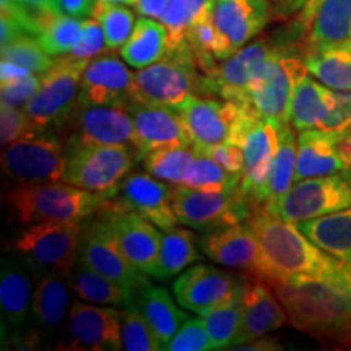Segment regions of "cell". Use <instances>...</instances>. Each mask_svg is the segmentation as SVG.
Returning <instances> with one entry per match:
<instances>
[{"instance_id": "836d02e7", "label": "cell", "mask_w": 351, "mask_h": 351, "mask_svg": "<svg viewBox=\"0 0 351 351\" xmlns=\"http://www.w3.org/2000/svg\"><path fill=\"white\" fill-rule=\"evenodd\" d=\"M168 51V29L161 21L142 16L135 23L129 41L121 47V57L130 67L145 69L158 62Z\"/></svg>"}, {"instance_id": "4dcf8cb0", "label": "cell", "mask_w": 351, "mask_h": 351, "mask_svg": "<svg viewBox=\"0 0 351 351\" xmlns=\"http://www.w3.org/2000/svg\"><path fill=\"white\" fill-rule=\"evenodd\" d=\"M295 225L320 249L351 263V208L302 219Z\"/></svg>"}, {"instance_id": "d6986e66", "label": "cell", "mask_w": 351, "mask_h": 351, "mask_svg": "<svg viewBox=\"0 0 351 351\" xmlns=\"http://www.w3.org/2000/svg\"><path fill=\"white\" fill-rule=\"evenodd\" d=\"M99 213L108 219L125 257L147 275H155L163 241V234L158 226L142 215L117 207L109 197Z\"/></svg>"}, {"instance_id": "ac0fdd59", "label": "cell", "mask_w": 351, "mask_h": 351, "mask_svg": "<svg viewBox=\"0 0 351 351\" xmlns=\"http://www.w3.org/2000/svg\"><path fill=\"white\" fill-rule=\"evenodd\" d=\"M267 39L245 44L212 72L204 75V95H218L221 99L251 103V85L271 51Z\"/></svg>"}, {"instance_id": "f1b7e54d", "label": "cell", "mask_w": 351, "mask_h": 351, "mask_svg": "<svg viewBox=\"0 0 351 351\" xmlns=\"http://www.w3.org/2000/svg\"><path fill=\"white\" fill-rule=\"evenodd\" d=\"M337 103L335 90L304 73L289 101V124L296 130L322 129Z\"/></svg>"}, {"instance_id": "ba28073f", "label": "cell", "mask_w": 351, "mask_h": 351, "mask_svg": "<svg viewBox=\"0 0 351 351\" xmlns=\"http://www.w3.org/2000/svg\"><path fill=\"white\" fill-rule=\"evenodd\" d=\"M263 207L289 223L351 208V169L298 181L282 199Z\"/></svg>"}, {"instance_id": "cb8c5ba5", "label": "cell", "mask_w": 351, "mask_h": 351, "mask_svg": "<svg viewBox=\"0 0 351 351\" xmlns=\"http://www.w3.org/2000/svg\"><path fill=\"white\" fill-rule=\"evenodd\" d=\"M125 109L134 121L135 147L140 158L156 148L192 145L181 116L173 109L147 106L137 101H130Z\"/></svg>"}, {"instance_id": "7c38bea8", "label": "cell", "mask_w": 351, "mask_h": 351, "mask_svg": "<svg viewBox=\"0 0 351 351\" xmlns=\"http://www.w3.org/2000/svg\"><path fill=\"white\" fill-rule=\"evenodd\" d=\"M2 171L16 182L62 181L65 145L51 132L16 140L3 147Z\"/></svg>"}, {"instance_id": "277c9868", "label": "cell", "mask_w": 351, "mask_h": 351, "mask_svg": "<svg viewBox=\"0 0 351 351\" xmlns=\"http://www.w3.org/2000/svg\"><path fill=\"white\" fill-rule=\"evenodd\" d=\"M189 43L168 47L155 64L134 75L132 98L147 106L179 111L194 96L204 95V73Z\"/></svg>"}, {"instance_id": "52a82bcc", "label": "cell", "mask_w": 351, "mask_h": 351, "mask_svg": "<svg viewBox=\"0 0 351 351\" xmlns=\"http://www.w3.org/2000/svg\"><path fill=\"white\" fill-rule=\"evenodd\" d=\"M88 60H78L70 56H59L47 72L41 75V85L36 95L28 101L25 111L39 130L51 132L65 124L75 111L78 91Z\"/></svg>"}, {"instance_id": "603a6c76", "label": "cell", "mask_w": 351, "mask_h": 351, "mask_svg": "<svg viewBox=\"0 0 351 351\" xmlns=\"http://www.w3.org/2000/svg\"><path fill=\"white\" fill-rule=\"evenodd\" d=\"M65 145H135L134 121L121 106H77Z\"/></svg>"}, {"instance_id": "f6af8a7d", "label": "cell", "mask_w": 351, "mask_h": 351, "mask_svg": "<svg viewBox=\"0 0 351 351\" xmlns=\"http://www.w3.org/2000/svg\"><path fill=\"white\" fill-rule=\"evenodd\" d=\"M43 130L32 121L23 108L12 106V104L0 103V143L7 147L16 140L34 137Z\"/></svg>"}, {"instance_id": "816d5d0a", "label": "cell", "mask_w": 351, "mask_h": 351, "mask_svg": "<svg viewBox=\"0 0 351 351\" xmlns=\"http://www.w3.org/2000/svg\"><path fill=\"white\" fill-rule=\"evenodd\" d=\"M98 2L99 0H59V8L64 15L88 19V16H93Z\"/></svg>"}, {"instance_id": "7dc6e473", "label": "cell", "mask_w": 351, "mask_h": 351, "mask_svg": "<svg viewBox=\"0 0 351 351\" xmlns=\"http://www.w3.org/2000/svg\"><path fill=\"white\" fill-rule=\"evenodd\" d=\"M108 49L106 36H104V29L96 19H88L83 21V28L80 38L73 46V49L67 56L73 57L78 60H93L95 57L101 56V52Z\"/></svg>"}, {"instance_id": "c3c4849f", "label": "cell", "mask_w": 351, "mask_h": 351, "mask_svg": "<svg viewBox=\"0 0 351 351\" xmlns=\"http://www.w3.org/2000/svg\"><path fill=\"white\" fill-rule=\"evenodd\" d=\"M160 21L168 29V47L186 43L189 28H191L187 0H168V7Z\"/></svg>"}, {"instance_id": "60d3db41", "label": "cell", "mask_w": 351, "mask_h": 351, "mask_svg": "<svg viewBox=\"0 0 351 351\" xmlns=\"http://www.w3.org/2000/svg\"><path fill=\"white\" fill-rule=\"evenodd\" d=\"M83 21L85 20L64 13L51 15L44 23L41 33L36 36L38 43L52 57L69 54L80 38Z\"/></svg>"}, {"instance_id": "9f6ffc18", "label": "cell", "mask_w": 351, "mask_h": 351, "mask_svg": "<svg viewBox=\"0 0 351 351\" xmlns=\"http://www.w3.org/2000/svg\"><path fill=\"white\" fill-rule=\"evenodd\" d=\"M135 8L142 16L161 20L163 13L168 7V0H135Z\"/></svg>"}, {"instance_id": "d4e9b609", "label": "cell", "mask_w": 351, "mask_h": 351, "mask_svg": "<svg viewBox=\"0 0 351 351\" xmlns=\"http://www.w3.org/2000/svg\"><path fill=\"white\" fill-rule=\"evenodd\" d=\"M270 13V0H217L213 23L236 52L262 32Z\"/></svg>"}, {"instance_id": "e575fe53", "label": "cell", "mask_w": 351, "mask_h": 351, "mask_svg": "<svg viewBox=\"0 0 351 351\" xmlns=\"http://www.w3.org/2000/svg\"><path fill=\"white\" fill-rule=\"evenodd\" d=\"M307 72L335 91L351 90V43L320 51H307Z\"/></svg>"}, {"instance_id": "6125c7cd", "label": "cell", "mask_w": 351, "mask_h": 351, "mask_svg": "<svg viewBox=\"0 0 351 351\" xmlns=\"http://www.w3.org/2000/svg\"><path fill=\"white\" fill-rule=\"evenodd\" d=\"M104 3H116V5H135V0H101Z\"/></svg>"}, {"instance_id": "ab89813d", "label": "cell", "mask_w": 351, "mask_h": 351, "mask_svg": "<svg viewBox=\"0 0 351 351\" xmlns=\"http://www.w3.org/2000/svg\"><path fill=\"white\" fill-rule=\"evenodd\" d=\"M241 181H243V176L230 173L208 153L197 150L195 161L189 168L181 186L207 189V191H234L241 187Z\"/></svg>"}, {"instance_id": "11a10c76", "label": "cell", "mask_w": 351, "mask_h": 351, "mask_svg": "<svg viewBox=\"0 0 351 351\" xmlns=\"http://www.w3.org/2000/svg\"><path fill=\"white\" fill-rule=\"evenodd\" d=\"M307 0H270L271 13L276 19H289L295 13L301 12Z\"/></svg>"}, {"instance_id": "7402d4cb", "label": "cell", "mask_w": 351, "mask_h": 351, "mask_svg": "<svg viewBox=\"0 0 351 351\" xmlns=\"http://www.w3.org/2000/svg\"><path fill=\"white\" fill-rule=\"evenodd\" d=\"M241 285H243L244 315L239 335L232 346L247 343L288 324L285 306L276 296L274 288L262 276L247 274L241 278Z\"/></svg>"}, {"instance_id": "3957f363", "label": "cell", "mask_w": 351, "mask_h": 351, "mask_svg": "<svg viewBox=\"0 0 351 351\" xmlns=\"http://www.w3.org/2000/svg\"><path fill=\"white\" fill-rule=\"evenodd\" d=\"M3 200L20 225L32 226L38 223H82L104 208L108 195L64 181L16 182L8 189Z\"/></svg>"}, {"instance_id": "d590c367", "label": "cell", "mask_w": 351, "mask_h": 351, "mask_svg": "<svg viewBox=\"0 0 351 351\" xmlns=\"http://www.w3.org/2000/svg\"><path fill=\"white\" fill-rule=\"evenodd\" d=\"M195 241V236L182 228L165 231L153 278L168 280L186 270L191 263L199 262L202 254L197 249Z\"/></svg>"}, {"instance_id": "7bdbcfd3", "label": "cell", "mask_w": 351, "mask_h": 351, "mask_svg": "<svg viewBox=\"0 0 351 351\" xmlns=\"http://www.w3.org/2000/svg\"><path fill=\"white\" fill-rule=\"evenodd\" d=\"M2 60L21 65L33 73L47 72L56 62L54 57L43 49L38 39H33L29 34H23L7 46H2Z\"/></svg>"}, {"instance_id": "484cf974", "label": "cell", "mask_w": 351, "mask_h": 351, "mask_svg": "<svg viewBox=\"0 0 351 351\" xmlns=\"http://www.w3.org/2000/svg\"><path fill=\"white\" fill-rule=\"evenodd\" d=\"M33 269L23 258L5 257L0 269V313L2 328L19 330L32 314Z\"/></svg>"}, {"instance_id": "bcb514c9", "label": "cell", "mask_w": 351, "mask_h": 351, "mask_svg": "<svg viewBox=\"0 0 351 351\" xmlns=\"http://www.w3.org/2000/svg\"><path fill=\"white\" fill-rule=\"evenodd\" d=\"M168 351H208L213 350L212 339L204 319H187L166 346Z\"/></svg>"}, {"instance_id": "8992f818", "label": "cell", "mask_w": 351, "mask_h": 351, "mask_svg": "<svg viewBox=\"0 0 351 351\" xmlns=\"http://www.w3.org/2000/svg\"><path fill=\"white\" fill-rule=\"evenodd\" d=\"M230 142L239 145L244 153L241 191L252 208L265 205L271 165L278 152V127L262 119L252 104L247 103Z\"/></svg>"}, {"instance_id": "44dd1931", "label": "cell", "mask_w": 351, "mask_h": 351, "mask_svg": "<svg viewBox=\"0 0 351 351\" xmlns=\"http://www.w3.org/2000/svg\"><path fill=\"white\" fill-rule=\"evenodd\" d=\"M239 288L241 278L205 263L187 269L173 285L179 306L199 315L208 314L215 307L231 300Z\"/></svg>"}, {"instance_id": "d6a6232c", "label": "cell", "mask_w": 351, "mask_h": 351, "mask_svg": "<svg viewBox=\"0 0 351 351\" xmlns=\"http://www.w3.org/2000/svg\"><path fill=\"white\" fill-rule=\"evenodd\" d=\"M70 282H72L75 295L82 301L91 302V304L114 306L122 307V309L135 304V293L132 289L93 270L82 261L77 262Z\"/></svg>"}, {"instance_id": "5bb4252c", "label": "cell", "mask_w": 351, "mask_h": 351, "mask_svg": "<svg viewBox=\"0 0 351 351\" xmlns=\"http://www.w3.org/2000/svg\"><path fill=\"white\" fill-rule=\"evenodd\" d=\"M121 317L122 307L117 309L114 306H91L86 301H73L57 350H122Z\"/></svg>"}, {"instance_id": "681fc988", "label": "cell", "mask_w": 351, "mask_h": 351, "mask_svg": "<svg viewBox=\"0 0 351 351\" xmlns=\"http://www.w3.org/2000/svg\"><path fill=\"white\" fill-rule=\"evenodd\" d=\"M0 93H2V103L12 104V106L23 108L28 104V101L36 95L41 85V75H34V73H28V75L15 78L10 82L0 83Z\"/></svg>"}, {"instance_id": "8fae6325", "label": "cell", "mask_w": 351, "mask_h": 351, "mask_svg": "<svg viewBox=\"0 0 351 351\" xmlns=\"http://www.w3.org/2000/svg\"><path fill=\"white\" fill-rule=\"evenodd\" d=\"M173 194L179 225L205 232L243 223L252 210L241 187L234 191H207L173 186Z\"/></svg>"}, {"instance_id": "74e56055", "label": "cell", "mask_w": 351, "mask_h": 351, "mask_svg": "<svg viewBox=\"0 0 351 351\" xmlns=\"http://www.w3.org/2000/svg\"><path fill=\"white\" fill-rule=\"evenodd\" d=\"M197 150L194 145H176V147L156 148L142 158L143 169L161 181L181 186L192 163L195 161Z\"/></svg>"}, {"instance_id": "5b68a950", "label": "cell", "mask_w": 351, "mask_h": 351, "mask_svg": "<svg viewBox=\"0 0 351 351\" xmlns=\"http://www.w3.org/2000/svg\"><path fill=\"white\" fill-rule=\"evenodd\" d=\"M140 161L135 145H65L62 181L111 197Z\"/></svg>"}, {"instance_id": "91938a15", "label": "cell", "mask_w": 351, "mask_h": 351, "mask_svg": "<svg viewBox=\"0 0 351 351\" xmlns=\"http://www.w3.org/2000/svg\"><path fill=\"white\" fill-rule=\"evenodd\" d=\"M28 73L32 72H29L28 69L21 67V65L8 62V60H2V62H0V83L15 80V78H21L28 75Z\"/></svg>"}, {"instance_id": "9a60e30c", "label": "cell", "mask_w": 351, "mask_h": 351, "mask_svg": "<svg viewBox=\"0 0 351 351\" xmlns=\"http://www.w3.org/2000/svg\"><path fill=\"white\" fill-rule=\"evenodd\" d=\"M247 103L194 96L176 111L181 116L191 142L197 150L207 152L215 145L230 142Z\"/></svg>"}, {"instance_id": "4fadbf2b", "label": "cell", "mask_w": 351, "mask_h": 351, "mask_svg": "<svg viewBox=\"0 0 351 351\" xmlns=\"http://www.w3.org/2000/svg\"><path fill=\"white\" fill-rule=\"evenodd\" d=\"M95 217L83 226L78 261L137 293L150 283L147 274L125 257L104 215L96 213Z\"/></svg>"}, {"instance_id": "f5cc1de1", "label": "cell", "mask_w": 351, "mask_h": 351, "mask_svg": "<svg viewBox=\"0 0 351 351\" xmlns=\"http://www.w3.org/2000/svg\"><path fill=\"white\" fill-rule=\"evenodd\" d=\"M23 34H26V32L20 25V21L10 13L2 12V15H0V46H7Z\"/></svg>"}, {"instance_id": "7a4b0ae2", "label": "cell", "mask_w": 351, "mask_h": 351, "mask_svg": "<svg viewBox=\"0 0 351 351\" xmlns=\"http://www.w3.org/2000/svg\"><path fill=\"white\" fill-rule=\"evenodd\" d=\"M245 223L256 232L270 263L271 276L265 280L298 283L340 275L350 267V262L330 256L295 223L285 221L263 205L254 207Z\"/></svg>"}, {"instance_id": "f907efd6", "label": "cell", "mask_w": 351, "mask_h": 351, "mask_svg": "<svg viewBox=\"0 0 351 351\" xmlns=\"http://www.w3.org/2000/svg\"><path fill=\"white\" fill-rule=\"evenodd\" d=\"M205 153H208L215 161H218L223 168L232 174H244V153L239 145L232 142H223L215 145Z\"/></svg>"}, {"instance_id": "f35d334b", "label": "cell", "mask_w": 351, "mask_h": 351, "mask_svg": "<svg viewBox=\"0 0 351 351\" xmlns=\"http://www.w3.org/2000/svg\"><path fill=\"white\" fill-rule=\"evenodd\" d=\"M243 285L231 300L215 307L208 314L200 315L208 328L213 350H230L234 345L243 326Z\"/></svg>"}, {"instance_id": "f546056e", "label": "cell", "mask_w": 351, "mask_h": 351, "mask_svg": "<svg viewBox=\"0 0 351 351\" xmlns=\"http://www.w3.org/2000/svg\"><path fill=\"white\" fill-rule=\"evenodd\" d=\"M134 307L152 327L163 350H166L179 327L189 319L187 313H184L179 309V306H176L168 289L152 283L145 285L135 293Z\"/></svg>"}, {"instance_id": "30bf717a", "label": "cell", "mask_w": 351, "mask_h": 351, "mask_svg": "<svg viewBox=\"0 0 351 351\" xmlns=\"http://www.w3.org/2000/svg\"><path fill=\"white\" fill-rule=\"evenodd\" d=\"M82 231V223H38L15 239V249L33 269L72 276L80 254Z\"/></svg>"}, {"instance_id": "ee69618b", "label": "cell", "mask_w": 351, "mask_h": 351, "mask_svg": "<svg viewBox=\"0 0 351 351\" xmlns=\"http://www.w3.org/2000/svg\"><path fill=\"white\" fill-rule=\"evenodd\" d=\"M122 350L127 351H160V340L153 333L143 315L134 306L122 309L121 317Z\"/></svg>"}, {"instance_id": "1f68e13d", "label": "cell", "mask_w": 351, "mask_h": 351, "mask_svg": "<svg viewBox=\"0 0 351 351\" xmlns=\"http://www.w3.org/2000/svg\"><path fill=\"white\" fill-rule=\"evenodd\" d=\"M351 43V0H324L309 28L307 51Z\"/></svg>"}, {"instance_id": "4316f807", "label": "cell", "mask_w": 351, "mask_h": 351, "mask_svg": "<svg viewBox=\"0 0 351 351\" xmlns=\"http://www.w3.org/2000/svg\"><path fill=\"white\" fill-rule=\"evenodd\" d=\"M33 269V267H32ZM34 295L32 304V319L39 332L52 335L67 319L70 309V276L51 270L33 269Z\"/></svg>"}, {"instance_id": "6f0895ef", "label": "cell", "mask_w": 351, "mask_h": 351, "mask_svg": "<svg viewBox=\"0 0 351 351\" xmlns=\"http://www.w3.org/2000/svg\"><path fill=\"white\" fill-rule=\"evenodd\" d=\"M322 3L324 0H307V3L302 7L300 15H298V21H296L298 32L304 33L311 28V25H313L315 15H317L319 8Z\"/></svg>"}, {"instance_id": "e0dca14e", "label": "cell", "mask_w": 351, "mask_h": 351, "mask_svg": "<svg viewBox=\"0 0 351 351\" xmlns=\"http://www.w3.org/2000/svg\"><path fill=\"white\" fill-rule=\"evenodd\" d=\"M202 252L219 265L270 278L271 269L256 232L245 223L217 228L199 239Z\"/></svg>"}, {"instance_id": "2e32d148", "label": "cell", "mask_w": 351, "mask_h": 351, "mask_svg": "<svg viewBox=\"0 0 351 351\" xmlns=\"http://www.w3.org/2000/svg\"><path fill=\"white\" fill-rule=\"evenodd\" d=\"M109 200L117 207L142 215L163 231L174 230L179 225L174 210L173 184L161 181L147 171H132L127 174Z\"/></svg>"}, {"instance_id": "b9f144b4", "label": "cell", "mask_w": 351, "mask_h": 351, "mask_svg": "<svg viewBox=\"0 0 351 351\" xmlns=\"http://www.w3.org/2000/svg\"><path fill=\"white\" fill-rule=\"evenodd\" d=\"M93 19L98 20L103 26L109 51L121 49L129 41L135 23H137L134 12L129 10V8H125L124 5H116V3H104L101 0L95 8Z\"/></svg>"}, {"instance_id": "be15d7a7", "label": "cell", "mask_w": 351, "mask_h": 351, "mask_svg": "<svg viewBox=\"0 0 351 351\" xmlns=\"http://www.w3.org/2000/svg\"><path fill=\"white\" fill-rule=\"evenodd\" d=\"M350 129H351V124H350Z\"/></svg>"}, {"instance_id": "db71d44e", "label": "cell", "mask_w": 351, "mask_h": 351, "mask_svg": "<svg viewBox=\"0 0 351 351\" xmlns=\"http://www.w3.org/2000/svg\"><path fill=\"white\" fill-rule=\"evenodd\" d=\"M215 2H217V0H187L191 25L213 19Z\"/></svg>"}, {"instance_id": "9c48e42d", "label": "cell", "mask_w": 351, "mask_h": 351, "mask_svg": "<svg viewBox=\"0 0 351 351\" xmlns=\"http://www.w3.org/2000/svg\"><path fill=\"white\" fill-rule=\"evenodd\" d=\"M307 73L304 59L271 47L265 64L251 85V104L262 119L275 127L289 124V101L300 78Z\"/></svg>"}, {"instance_id": "83f0119b", "label": "cell", "mask_w": 351, "mask_h": 351, "mask_svg": "<svg viewBox=\"0 0 351 351\" xmlns=\"http://www.w3.org/2000/svg\"><path fill=\"white\" fill-rule=\"evenodd\" d=\"M348 171L337 150V130L306 129L298 135L295 182Z\"/></svg>"}, {"instance_id": "8d00e7d4", "label": "cell", "mask_w": 351, "mask_h": 351, "mask_svg": "<svg viewBox=\"0 0 351 351\" xmlns=\"http://www.w3.org/2000/svg\"><path fill=\"white\" fill-rule=\"evenodd\" d=\"M291 124L278 127V152H276L271 173L267 186L265 205L275 204L280 200L295 184L296 165H298V137L293 132Z\"/></svg>"}, {"instance_id": "94428289", "label": "cell", "mask_w": 351, "mask_h": 351, "mask_svg": "<svg viewBox=\"0 0 351 351\" xmlns=\"http://www.w3.org/2000/svg\"><path fill=\"white\" fill-rule=\"evenodd\" d=\"M23 3L39 13H51V15H59L60 13L59 0H23Z\"/></svg>"}, {"instance_id": "680465c9", "label": "cell", "mask_w": 351, "mask_h": 351, "mask_svg": "<svg viewBox=\"0 0 351 351\" xmlns=\"http://www.w3.org/2000/svg\"><path fill=\"white\" fill-rule=\"evenodd\" d=\"M283 346L276 339H271V337H258V339H254L247 343L232 346L231 350H241V351H276L282 350Z\"/></svg>"}, {"instance_id": "6da1fadb", "label": "cell", "mask_w": 351, "mask_h": 351, "mask_svg": "<svg viewBox=\"0 0 351 351\" xmlns=\"http://www.w3.org/2000/svg\"><path fill=\"white\" fill-rule=\"evenodd\" d=\"M265 282L285 306L289 326L322 343L351 346V263L343 274L328 278Z\"/></svg>"}, {"instance_id": "ffe728a7", "label": "cell", "mask_w": 351, "mask_h": 351, "mask_svg": "<svg viewBox=\"0 0 351 351\" xmlns=\"http://www.w3.org/2000/svg\"><path fill=\"white\" fill-rule=\"evenodd\" d=\"M134 72L116 56H98L90 60L83 72L77 106H121L125 108L132 98Z\"/></svg>"}]
</instances>
